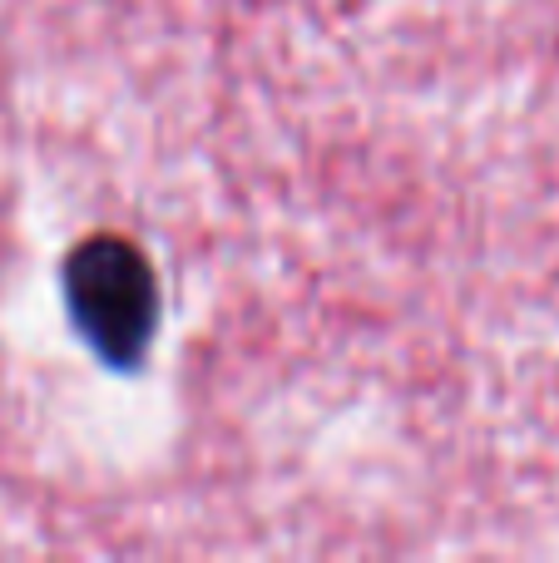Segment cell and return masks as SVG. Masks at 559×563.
Returning a JSON list of instances; mask_svg holds the SVG:
<instances>
[{"mask_svg":"<svg viewBox=\"0 0 559 563\" xmlns=\"http://www.w3.org/2000/svg\"><path fill=\"white\" fill-rule=\"evenodd\" d=\"M65 307L75 331L109 366H139L158 327L154 267L129 238H85L65 257Z\"/></svg>","mask_w":559,"mask_h":563,"instance_id":"1","label":"cell"}]
</instances>
